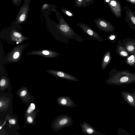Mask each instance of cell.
Wrapping results in <instances>:
<instances>
[{"label":"cell","instance_id":"6da1fadb","mask_svg":"<svg viewBox=\"0 0 135 135\" xmlns=\"http://www.w3.org/2000/svg\"><path fill=\"white\" fill-rule=\"evenodd\" d=\"M108 78L105 83L109 85L121 86L135 84V73L127 70H117L116 69L108 72Z\"/></svg>","mask_w":135,"mask_h":135},{"label":"cell","instance_id":"7a4b0ae2","mask_svg":"<svg viewBox=\"0 0 135 135\" xmlns=\"http://www.w3.org/2000/svg\"><path fill=\"white\" fill-rule=\"evenodd\" d=\"M73 119L68 114H62L54 120L53 128L55 131H59L62 128L71 126L73 123Z\"/></svg>","mask_w":135,"mask_h":135},{"label":"cell","instance_id":"3957f363","mask_svg":"<svg viewBox=\"0 0 135 135\" xmlns=\"http://www.w3.org/2000/svg\"><path fill=\"white\" fill-rule=\"evenodd\" d=\"M94 22L100 31L107 32H112L115 31L114 26L110 22L100 18H97Z\"/></svg>","mask_w":135,"mask_h":135},{"label":"cell","instance_id":"277c9868","mask_svg":"<svg viewBox=\"0 0 135 135\" xmlns=\"http://www.w3.org/2000/svg\"><path fill=\"white\" fill-rule=\"evenodd\" d=\"M77 25L83 31L89 36L94 38L99 42H102L104 39L97 32L87 25L84 23H79Z\"/></svg>","mask_w":135,"mask_h":135},{"label":"cell","instance_id":"5b68a950","mask_svg":"<svg viewBox=\"0 0 135 135\" xmlns=\"http://www.w3.org/2000/svg\"><path fill=\"white\" fill-rule=\"evenodd\" d=\"M114 15L117 18L122 16V9L120 2L118 0H111L107 4Z\"/></svg>","mask_w":135,"mask_h":135},{"label":"cell","instance_id":"8992f818","mask_svg":"<svg viewBox=\"0 0 135 135\" xmlns=\"http://www.w3.org/2000/svg\"><path fill=\"white\" fill-rule=\"evenodd\" d=\"M124 9L126 14L125 21L131 28L135 31V15L127 5L124 6Z\"/></svg>","mask_w":135,"mask_h":135},{"label":"cell","instance_id":"52a82bcc","mask_svg":"<svg viewBox=\"0 0 135 135\" xmlns=\"http://www.w3.org/2000/svg\"><path fill=\"white\" fill-rule=\"evenodd\" d=\"M82 130L81 131L88 134L95 135H105L102 133L96 130L93 127L86 122L84 121L80 124Z\"/></svg>","mask_w":135,"mask_h":135},{"label":"cell","instance_id":"ba28073f","mask_svg":"<svg viewBox=\"0 0 135 135\" xmlns=\"http://www.w3.org/2000/svg\"><path fill=\"white\" fill-rule=\"evenodd\" d=\"M57 102L60 105L67 107L73 108L77 107L76 104L72 99L68 96H61L58 97Z\"/></svg>","mask_w":135,"mask_h":135},{"label":"cell","instance_id":"9c48e42d","mask_svg":"<svg viewBox=\"0 0 135 135\" xmlns=\"http://www.w3.org/2000/svg\"><path fill=\"white\" fill-rule=\"evenodd\" d=\"M121 95L123 100L129 105L135 108V97L132 93L127 90H122Z\"/></svg>","mask_w":135,"mask_h":135},{"label":"cell","instance_id":"30bf717a","mask_svg":"<svg viewBox=\"0 0 135 135\" xmlns=\"http://www.w3.org/2000/svg\"><path fill=\"white\" fill-rule=\"evenodd\" d=\"M110 52L108 51L106 52L103 55L101 63L102 70H104L110 63L111 60Z\"/></svg>","mask_w":135,"mask_h":135},{"label":"cell","instance_id":"8fae6325","mask_svg":"<svg viewBox=\"0 0 135 135\" xmlns=\"http://www.w3.org/2000/svg\"><path fill=\"white\" fill-rule=\"evenodd\" d=\"M123 46L128 53L135 55V42L127 41Z\"/></svg>","mask_w":135,"mask_h":135},{"label":"cell","instance_id":"7c38bea8","mask_svg":"<svg viewBox=\"0 0 135 135\" xmlns=\"http://www.w3.org/2000/svg\"><path fill=\"white\" fill-rule=\"evenodd\" d=\"M116 50L120 56L125 58L128 57L129 56L128 52L122 46L117 45Z\"/></svg>","mask_w":135,"mask_h":135},{"label":"cell","instance_id":"4fadbf2b","mask_svg":"<svg viewBox=\"0 0 135 135\" xmlns=\"http://www.w3.org/2000/svg\"><path fill=\"white\" fill-rule=\"evenodd\" d=\"M75 6L79 7H85L89 5L85 0H75Z\"/></svg>","mask_w":135,"mask_h":135},{"label":"cell","instance_id":"5bb4252c","mask_svg":"<svg viewBox=\"0 0 135 135\" xmlns=\"http://www.w3.org/2000/svg\"><path fill=\"white\" fill-rule=\"evenodd\" d=\"M135 55H132L131 56L128 57L126 59L127 63L131 65H135Z\"/></svg>","mask_w":135,"mask_h":135},{"label":"cell","instance_id":"9a60e30c","mask_svg":"<svg viewBox=\"0 0 135 135\" xmlns=\"http://www.w3.org/2000/svg\"><path fill=\"white\" fill-rule=\"evenodd\" d=\"M62 11L66 15L70 17H72L74 15V14L70 9L64 7L61 9Z\"/></svg>","mask_w":135,"mask_h":135},{"label":"cell","instance_id":"2e32d148","mask_svg":"<svg viewBox=\"0 0 135 135\" xmlns=\"http://www.w3.org/2000/svg\"><path fill=\"white\" fill-rule=\"evenodd\" d=\"M35 104L33 103H31L27 110V113L28 114L31 113L35 109Z\"/></svg>","mask_w":135,"mask_h":135},{"label":"cell","instance_id":"e0dca14e","mask_svg":"<svg viewBox=\"0 0 135 135\" xmlns=\"http://www.w3.org/2000/svg\"><path fill=\"white\" fill-rule=\"evenodd\" d=\"M107 38L111 42H114L113 41L116 38V35L114 34H111L108 36Z\"/></svg>","mask_w":135,"mask_h":135},{"label":"cell","instance_id":"ac0fdd59","mask_svg":"<svg viewBox=\"0 0 135 135\" xmlns=\"http://www.w3.org/2000/svg\"><path fill=\"white\" fill-rule=\"evenodd\" d=\"M6 84V81L4 79H1L0 81V86L1 87L4 86Z\"/></svg>","mask_w":135,"mask_h":135},{"label":"cell","instance_id":"d6986e66","mask_svg":"<svg viewBox=\"0 0 135 135\" xmlns=\"http://www.w3.org/2000/svg\"><path fill=\"white\" fill-rule=\"evenodd\" d=\"M26 17L25 15L24 14L21 15L19 18V19L21 21H23L25 19Z\"/></svg>","mask_w":135,"mask_h":135},{"label":"cell","instance_id":"ffe728a7","mask_svg":"<svg viewBox=\"0 0 135 135\" xmlns=\"http://www.w3.org/2000/svg\"><path fill=\"white\" fill-rule=\"evenodd\" d=\"M27 94V91L25 90H22L21 91L20 95L22 97H23L25 96Z\"/></svg>","mask_w":135,"mask_h":135},{"label":"cell","instance_id":"44dd1931","mask_svg":"<svg viewBox=\"0 0 135 135\" xmlns=\"http://www.w3.org/2000/svg\"><path fill=\"white\" fill-rule=\"evenodd\" d=\"M27 120L29 123H32L33 121V119L32 117L28 116L27 118Z\"/></svg>","mask_w":135,"mask_h":135},{"label":"cell","instance_id":"7402d4cb","mask_svg":"<svg viewBox=\"0 0 135 135\" xmlns=\"http://www.w3.org/2000/svg\"><path fill=\"white\" fill-rule=\"evenodd\" d=\"M19 55L20 54L18 52H16L14 53L13 55V57L14 59H17L19 57Z\"/></svg>","mask_w":135,"mask_h":135},{"label":"cell","instance_id":"603a6c76","mask_svg":"<svg viewBox=\"0 0 135 135\" xmlns=\"http://www.w3.org/2000/svg\"><path fill=\"white\" fill-rule=\"evenodd\" d=\"M9 123L11 124H15L16 123V120L13 119H10L9 120Z\"/></svg>","mask_w":135,"mask_h":135},{"label":"cell","instance_id":"cb8c5ba5","mask_svg":"<svg viewBox=\"0 0 135 135\" xmlns=\"http://www.w3.org/2000/svg\"><path fill=\"white\" fill-rule=\"evenodd\" d=\"M13 35L15 36L18 38L20 37L21 36V35L18 32H15L13 33Z\"/></svg>","mask_w":135,"mask_h":135},{"label":"cell","instance_id":"d4e9b609","mask_svg":"<svg viewBox=\"0 0 135 135\" xmlns=\"http://www.w3.org/2000/svg\"><path fill=\"white\" fill-rule=\"evenodd\" d=\"M86 2L89 5L91 4L93 2L94 0H85Z\"/></svg>","mask_w":135,"mask_h":135},{"label":"cell","instance_id":"484cf974","mask_svg":"<svg viewBox=\"0 0 135 135\" xmlns=\"http://www.w3.org/2000/svg\"><path fill=\"white\" fill-rule=\"evenodd\" d=\"M128 2L135 6V0H126Z\"/></svg>","mask_w":135,"mask_h":135},{"label":"cell","instance_id":"4316f807","mask_svg":"<svg viewBox=\"0 0 135 135\" xmlns=\"http://www.w3.org/2000/svg\"><path fill=\"white\" fill-rule=\"evenodd\" d=\"M42 53L44 55H48L49 54V52L48 51L45 50L42 51Z\"/></svg>","mask_w":135,"mask_h":135},{"label":"cell","instance_id":"83f0119b","mask_svg":"<svg viewBox=\"0 0 135 135\" xmlns=\"http://www.w3.org/2000/svg\"><path fill=\"white\" fill-rule=\"evenodd\" d=\"M110 0H104V3L105 4H108L110 2Z\"/></svg>","mask_w":135,"mask_h":135},{"label":"cell","instance_id":"f1b7e54d","mask_svg":"<svg viewBox=\"0 0 135 135\" xmlns=\"http://www.w3.org/2000/svg\"><path fill=\"white\" fill-rule=\"evenodd\" d=\"M48 6V5L47 4H44L43 6V8H46Z\"/></svg>","mask_w":135,"mask_h":135},{"label":"cell","instance_id":"f546056e","mask_svg":"<svg viewBox=\"0 0 135 135\" xmlns=\"http://www.w3.org/2000/svg\"><path fill=\"white\" fill-rule=\"evenodd\" d=\"M133 94H134L135 97V91H133V92H132Z\"/></svg>","mask_w":135,"mask_h":135},{"label":"cell","instance_id":"4dcf8cb0","mask_svg":"<svg viewBox=\"0 0 135 135\" xmlns=\"http://www.w3.org/2000/svg\"><path fill=\"white\" fill-rule=\"evenodd\" d=\"M133 13L135 15V12H133Z\"/></svg>","mask_w":135,"mask_h":135},{"label":"cell","instance_id":"1f68e13d","mask_svg":"<svg viewBox=\"0 0 135 135\" xmlns=\"http://www.w3.org/2000/svg\"><path fill=\"white\" fill-rule=\"evenodd\" d=\"M2 127V126H0V129H1V128Z\"/></svg>","mask_w":135,"mask_h":135},{"label":"cell","instance_id":"d6a6232c","mask_svg":"<svg viewBox=\"0 0 135 135\" xmlns=\"http://www.w3.org/2000/svg\"><path fill=\"white\" fill-rule=\"evenodd\" d=\"M118 0V1H119V0Z\"/></svg>","mask_w":135,"mask_h":135},{"label":"cell","instance_id":"836d02e7","mask_svg":"<svg viewBox=\"0 0 135 135\" xmlns=\"http://www.w3.org/2000/svg\"></svg>","mask_w":135,"mask_h":135}]
</instances>
